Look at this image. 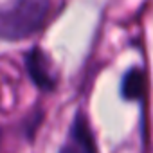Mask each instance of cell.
I'll list each match as a JSON object with an SVG mask.
<instances>
[{
	"instance_id": "obj_1",
	"label": "cell",
	"mask_w": 153,
	"mask_h": 153,
	"mask_svg": "<svg viewBox=\"0 0 153 153\" xmlns=\"http://www.w3.org/2000/svg\"><path fill=\"white\" fill-rule=\"evenodd\" d=\"M51 16V0H15L0 9V38L16 42L42 31Z\"/></svg>"
},
{
	"instance_id": "obj_2",
	"label": "cell",
	"mask_w": 153,
	"mask_h": 153,
	"mask_svg": "<svg viewBox=\"0 0 153 153\" xmlns=\"http://www.w3.org/2000/svg\"><path fill=\"white\" fill-rule=\"evenodd\" d=\"M63 153H97L90 124L87 123V119L81 114L72 123L70 135H68V140H67Z\"/></svg>"
},
{
	"instance_id": "obj_3",
	"label": "cell",
	"mask_w": 153,
	"mask_h": 153,
	"mask_svg": "<svg viewBox=\"0 0 153 153\" xmlns=\"http://www.w3.org/2000/svg\"><path fill=\"white\" fill-rule=\"evenodd\" d=\"M27 70H29V76H31V79L43 90H52L54 85H56V74L52 72L51 68V63L47 59V56L34 49L27 54Z\"/></svg>"
},
{
	"instance_id": "obj_4",
	"label": "cell",
	"mask_w": 153,
	"mask_h": 153,
	"mask_svg": "<svg viewBox=\"0 0 153 153\" xmlns=\"http://www.w3.org/2000/svg\"><path fill=\"white\" fill-rule=\"evenodd\" d=\"M146 90V76L140 68H131L124 74L123 83H121V92L126 99H142Z\"/></svg>"
}]
</instances>
